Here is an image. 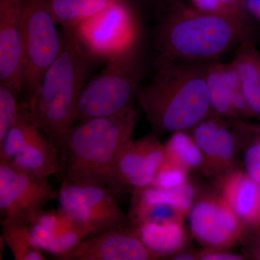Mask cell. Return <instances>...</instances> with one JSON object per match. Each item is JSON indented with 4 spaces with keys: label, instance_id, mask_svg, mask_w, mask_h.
I'll return each mask as SVG.
<instances>
[{
    "label": "cell",
    "instance_id": "33",
    "mask_svg": "<svg viewBox=\"0 0 260 260\" xmlns=\"http://www.w3.org/2000/svg\"><path fill=\"white\" fill-rule=\"evenodd\" d=\"M260 224V223H259Z\"/></svg>",
    "mask_w": 260,
    "mask_h": 260
},
{
    "label": "cell",
    "instance_id": "13",
    "mask_svg": "<svg viewBox=\"0 0 260 260\" xmlns=\"http://www.w3.org/2000/svg\"><path fill=\"white\" fill-rule=\"evenodd\" d=\"M23 0H0V84L23 90Z\"/></svg>",
    "mask_w": 260,
    "mask_h": 260
},
{
    "label": "cell",
    "instance_id": "28",
    "mask_svg": "<svg viewBox=\"0 0 260 260\" xmlns=\"http://www.w3.org/2000/svg\"><path fill=\"white\" fill-rule=\"evenodd\" d=\"M244 162L248 175L260 184V141L247 149Z\"/></svg>",
    "mask_w": 260,
    "mask_h": 260
},
{
    "label": "cell",
    "instance_id": "14",
    "mask_svg": "<svg viewBox=\"0 0 260 260\" xmlns=\"http://www.w3.org/2000/svg\"><path fill=\"white\" fill-rule=\"evenodd\" d=\"M165 160V149L156 137L129 140L116 158V172L121 185L126 191L149 187Z\"/></svg>",
    "mask_w": 260,
    "mask_h": 260
},
{
    "label": "cell",
    "instance_id": "24",
    "mask_svg": "<svg viewBox=\"0 0 260 260\" xmlns=\"http://www.w3.org/2000/svg\"><path fill=\"white\" fill-rule=\"evenodd\" d=\"M235 152V138L223 123L219 122L214 140L211 155L206 161L212 170H218L228 167L232 162Z\"/></svg>",
    "mask_w": 260,
    "mask_h": 260
},
{
    "label": "cell",
    "instance_id": "1",
    "mask_svg": "<svg viewBox=\"0 0 260 260\" xmlns=\"http://www.w3.org/2000/svg\"><path fill=\"white\" fill-rule=\"evenodd\" d=\"M133 108L116 115L79 121L65 133L59 148L62 180L126 192L116 172V158L131 140L136 124Z\"/></svg>",
    "mask_w": 260,
    "mask_h": 260
},
{
    "label": "cell",
    "instance_id": "22",
    "mask_svg": "<svg viewBox=\"0 0 260 260\" xmlns=\"http://www.w3.org/2000/svg\"><path fill=\"white\" fill-rule=\"evenodd\" d=\"M133 198L146 203H164L179 210L185 216L190 211L194 203L195 189L187 184L174 189H158L149 186L132 191Z\"/></svg>",
    "mask_w": 260,
    "mask_h": 260
},
{
    "label": "cell",
    "instance_id": "3",
    "mask_svg": "<svg viewBox=\"0 0 260 260\" xmlns=\"http://www.w3.org/2000/svg\"><path fill=\"white\" fill-rule=\"evenodd\" d=\"M95 61L80 46L72 28H63L60 53L25 104L29 120L58 151L65 133L77 123L80 96Z\"/></svg>",
    "mask_w": 260,
    "mask_h": 260
},
{
    "label": "cell",
    "instance_id": "30",
    "mask_svg": "<svg viewBox=\"0 0 260 260\" xmlns=\"http://www.w3.org/2000/svg\"><path fill=\"white\" fill-rule=\"evenodd\" d=\"M248 10L260 20V0H246Z\"/></svg>",
    "mask_w": 260,
    "mask_h": 260
},
{
    "label": "cell",
    "instance_id": "15",
    "mask_svg": "<svg viewBox=\"0 0 260 260\" xmlns=\"http://www.w3.org/2000/svg\"><path fill=\"white\" fill-rule=\"evenodd\" d=\"M32 241L42 250L60 256L88 237L83 226L62 210L42 209L28 218Z\"/></svg>",
    "mask_w": 260,
    "mask_h": 260
},
{
    "label": "cell",
    "instance_id": "32",
    "mask_svg": "<svg viewBox=\"0 0 260 260\" xmlns=\"http://www.w3.org/2000/svg\"><path fill=\"white\" fill-rule=\"evenodd\" d=\"M155 1L162 2V3H165L166 6H168V5L172 4L177 0H155Z\"/></svg>",
    "mask_w": 260,
    "mask_h": 260
},
{
    "label": "cell",
    "instance_id": "6",
    "mask_svg": "<svg viewBox=\"0 0 260 260\" xmlns=\"http://www.w3.org/2000/svg\"><path fill=\"white\" fill-rule=\"evenodd\" d=\"M70 28L95 61L107 62L136 52L139 26L129 0L119 2Z\"/></svg>",
    "mask_w": 260,
    "mask_h": 260
},
{
    "label": "cell",
    "instance_id": "11",
    "mask_svg": "<svg viewBox=\"0 0 260 260\" xmlns=\"http://www.w3.org/2000/svg\"><path fill=\"white\" fill-rule=\"evenodd\" d=\"M189 223L195 239L213 249L233 245L242 234V220L223 197L207 195L198 200L189 211Z\"/></svg>",
    "mask_w": 260,
    "mask_h": 260
},
{
    "label": "cell",
    "instance_id": "17",
    "mask_svg": "<svg viewBox=\"0 0 260 260\" xmlns=\"http://www.w3.org/2000/svg\"><path fill=\"white\" fill-rule=\"evenodd\" d=\"M206 76L212 109L220 115H235L234 102L244 93L233 62L208 65Z\"/></svg>",
    "mask_w": 260,
    "mask_h": 260
},
{
    "label": "cell",
    "instance_id": "26",
    "mask_svg": "<svg viewBox=\"0 0 260 260\" xmlns=\"http://www.w3.org/2000/svg\"><path fill=\"white\" fill-rule=\"evenodd\" d=\"M19 94L13 89L0 84V143H3L21 112Z\"/></svg>",
    "mask_w": 260,
    "mask_h": 260
},
{
    "label": "cell",
    "instance_id": "27",
    "mask_svg": "<svg viewBox=\"0 0 260 260\" xmlns=\"http://www.w3.org/2000/svg\"><path fill=\"white\" fill-rule=\"evenodd\" d=\"M187 183L188 170L166 159L150 186L158 189H174Z\"/></svg>",
    "mask_w": 260,
    "mask_h": 260
},
{
    "label": "cell",
    "instance_id": "16",
    "mask_svg": "<svg viewBox=\"0 0 260 260\" xmlns=\"http://www.w3.org/2000/svg\"><path fill=\"white\" fill-rule=\"evenodd\" d=\"M222 194L242 221L260 223V184L248 174L231 173L222 183Z\"/></svg>",
    "mask_w": 260,
    "mask_h": 260
},
{
    "label": "cell",
    "instance_id": "12",
    "mask_svg": "<svg viewBox=\"0 0 260 260\" xmlns=\"http://www.w3.org/2000/svg\"><path fill=\"white\" fill-rule=\"evenodd\" d=\"M59 260H149L158 256L149 250L133 223L86 238Z\"/></svg>",
    "mask_w": 260,
    "mask_h": 260
},
{
    "label": "cell",
    "instance_id": "4",
    "mask_svg": "<svg viewBox=\"0 0 260 260\" xmlns=\"http://www.w3.org/2000/svg\"><path fill=\"white\" fill-rule=\"evenodd\" d=\"M249 18L209 14L180 0L167 6L156 32L160 57L171 60H211L249 39Z\"/></svg>",
    "mask_w": 260,
    "mask_h": 260
},
{
    "label": "cell",
    "instance_id": "31",
    "mask_svg": "<svg viewBox=\"0 0 260 260\" xmlns=\"http://www.w3.org/2000/svg\"><path fill=\"white\" fill-rule=\"evenodd\" d=\"M194 259V256L191 254H187V253H182V254H179V255L176 256L175 258V259L181 260H191Z\"/></svg>",
    "mask_w": 260,
    "mask_h": 260
},
{
    "label": "cell",
    "instance_id": "19",
    "mask_svg": "<svg viewBox=\"0 0 260 260\" xmlns=\"http://www.w3.org/2000/svg\"><path fill=\"white\" fill-rule=\"evenodd\" d=\"M232 62L251 113L260 115V53L250 39L240 44Z\"/></svg>",
    "mask_w": 260,
    "mask_h": 260
},
{
    "label": "cell",
    "instance_id": "5",
    "mask_svg": "<svg viewBox=\"0 0 260 260\" xmlns=\"http://www.w3.org/2000/svg\"><path fill=\"white\" fill-rule=\"evenodd\" d=\"M141 78L136 52L106 62L102 72L89 79L84 88L77 122L116 115L133 107Z\"/></svg>",
    "mask_w": 260,
    "mask_h": 260
},
{
    "label": "cell",
    "instance_id": "18",
    "mask_svg": "<svg viewBox=\"0 0 260 260\" xmlns=\"http://www.w3.org/2000/svg\"><path fill=\"white\" fill-rule=\"evenodd\" d=\"M135 227L143 244L159 258L177 252L186 243L182 220L165 223L145 222Z\"/></svg>",
    "mask_w": 260,
    "mask_h": 260
},
{
    "label": "cell",
    "instance_id": "29",
    "mask_svg": "<svg viewBox=\"0 0 260 260\" xmlns=\"http://www.w3.org/2000/svg\"><path fill=\"white\" fill-rule=\"evenodd\" d=\"M199 259L205 260H239L242 256L236 254H229L223 251L215 250L205 251L199 255Z\"/></svg>",
    "mask_w": 260,
    "mask_h": 260
},
{
    "label": "cell",
    "instance_id": "9",
    "mask_svg": "<svg viewBox=\"0 0 260 260\" xmlns=\"http://www.w3.org/2000/svg\"><path fill=\"white\" fill-rule=\"evenodd\" d=\"M0 162H10L42 177L49 178L60 171L57 148L29 120L25 104L0 143Z\"/></svg>",
    "mask_w": 260,
    "mask_h": 260
},
{
    "label": "cell",
    "instance_id": "10",
    "mask_svg": "<svg viewBox=\"0 0 260 260\" xmlns=\"http://www.w3.org/2000/svg\"><path fill=\"white\" fill-rule=\"evenodd\" d=\"M58 194L49 178L39 177L18 169L10 162H0V211L3 220L28 218Z\"/></svg>",
    "mask_w": 260,
    "mask_h": 260
},
{
    "label": "cell",
    "instance_id": "8",
    "mask_svg": "<svg viewBox=\"0 0 260 260\" xmlns=\"http://www.w3.org/2000/svg\"><path fill=\"white\" fill-rule=\"evenodd\" d=\"M117 194L103 186L62 180L59 208L93 237L132 223L116 202Z\"/></svg>",
    "mask_w": 260,
    "mask_h": 260
},
{
    "label": "cell",
    "instance_id": "25",
    "mask_svg": "<svg viewBox=\"0 0 260 260\" xmlns=\"http://www.w3.org/2000/svg\"><path fill=\"white\" fill-rule=\"evenodd\" d=\"M188 2L194 9L203 13L249 18L246 0H188Z\"/></svg>",
    "mask_w": 260,
    "mask_h": 260
},
{
    "label": "cell",
    "instance_id": "20",
    "mask_svg": "<svg viewBox=\"0 0 260 260\" xmlns=\"http://www.w3.org/2000/svg\"><path fill=\"white\" fill-rule=\"evenodd\" d=\"M123 0H47L53 16L62 28H73Z\"/></svg>",
    "mask_w": 260,
    "mask_h": 260
},
{
    "label": "cell",
    "instance_id": "23",
    "mask_svg": "<svg viewBox=\"0 0 260 260\" xmlns=\"http://www.w3.org/2000/svg\"><path fill=\"white\" fill-rule=\"evenodd\" d=\"M166 159L184 167L186 170L197 169L204 161L203 153L194 138L184 131L174 133L164 145Z\"/></svg>",
    "mask_w": 260,
    "mask_h": 260
},
{
    "label": "cell",
    "instance_id": "2",
    "mask_svg": "<svg viewBox=\"0 0 260 260\" xmlns=\"http://www.w3.org/2000/svg\"><path fill=\"white\" fill-rule=\"evenodd\" d=\"M151 81L137 99L157 135L194 128L211 110L204 62L159 58Z\"/></svg>",
    "mask_w": 260,
    "mask_h": 260
},
{
    "label": "cell",
    "instance_id": "7",
    "mask_svg": "<svg viewBox=\"0 0 260 260\" xmlns=\"http://www.w3.org/2000/svg\"><path fill=\"white\" fill-rule=\"evenodd\" d=\"M47 0H23V89L28 99L59 56L61 36Z\"/></svg>",
    "mask_w": 260,
    "mask_h": 260
},
{
    "label": "cell",
    "instance_id": "21",
    "mask_svg": "<svg viewBox=\"0 0 260 260\" xmlns=\"http://www.w3.org/2000/svg\"><path fill=\"white\" fill-rule=\"evenodd\" d=\"M2 237L16 260H44L42 250L32 241L29 222L24 219L3 220Z\"/></svg>",
    "mask_w": 260,
    "mask_h": 260
}]
</instances>
